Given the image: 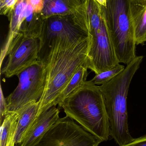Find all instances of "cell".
Here are the masks:
<instances>
[{
  "label": "cell",
  "mask_w": 146,
  "mask_h": 146,
  "mask_svg": "<svg viewBox=\"0 0 146 146\" xmlns=\"http://www.w3.org/2000/svg\"><path fill=\"white\" fill-rule=\"evenodd\" d=\"M91 42V36L73 44L54 41L39 60L45 64L46 75L37 117L56 106L61 93L73 76L81 66L87 63Z\"/></svg>",
  "instance_id": "cell-1"
},
{
  "label": "cell",
  "mask_w": 146,
  "mask_h": 146,
  "mask_svg": "<svg viewBox=\"0 0 146 146\" xmlns=\"http://www.w3.org/2000/svg\"><path fill=\"white\" fill-rule=\"evenodd\" d=\"M58 105L66 115L103 142L109 140V122L99 86L87 80Z\"/></svg>",
  "instance_id": "cell-2"
},
{
  "label": "cell",
  "mask_w": 146,
  "mask_h": 146,
  "mask_svg": "<svg viewBox=\"0 0 146 146\" xmlns=\"http://www.w3.org/2000/svg\"><path fill=\"white\" fill-rule=\"evenodd\" d=\"M143 59V56H136L123 72L99 86L109 117L110 136L119 146L129 144L134 139L129 128L127 98L132 79Z\"/></svg>",
  "instance_id": "cell-3"
},
{
  "label": "cell",
  "mask_w": 146,
  "mask_h": 146,
  "mask_svg": "<svg viewBox=\"0 0 146 146\" xmlns=\"http://www.w3.org/2000/svg\"><path fill=\"white\" fill-rule=\"evenodd\" d=\"M101 8L118 62L127 65L136 57L130 0H106Z\"/></svg>",
  "instance_id": "cell-4"
},
{
  "label": "cell",
  "mask_w": 146,
  "mask_h": 146,
  "mask_svg": "<svg viewBox=\"0 0 146 146\" xmlns=\"http://www.w3.org/2000/svg\"><path fill=\"white\" fill-rule=\"evenodd\" d=\"M91 42L88 56V69L96 74L109 70L119 64L101 5L95 0L87 5Z\"/></svg>",
  "instance_id": "cell-5"
},
{
  "label": "cell",
  "mask_w": 146,
  "mask_h": 146,
  "mask_svg": "<svg viewBox=\"0 0 146 146\" xmlns=\"http://www.w3.org/2000/svg\"><path fill=\"white\" fill-rule=\"evenodd\" d=\"M45 64L38 60L17 74L19 83L6 98L9 112L19 113L27 106L39 101L46 84Z\"/></svg>",
  "instance_id": "cell-6"
},
{
  "label": "cell",
  "mask_w": 146,
  "mask_h": 146,
  "mask_svg": "<svg viewBox=\"0 0 146 146\" xmlns=\"http://www.w3.org/2000/svg\"><path fill=\"white\" fill-rule=\"evenodd\" d=\"M102 142L66 115L59 118L34 146H99Z\"/></svg>",
  "instance_id": "cell-7"
},
{
  "label": "cell",
  "mask_w": 146,
  "mask_h": 146,
  "mask_svg": "<svg viewBox=\"0 0 146 146\" xmlns=\"http://www.w3.org/2000/svg\"><path fill=\"white\" fill-rule=\"evenodd\" d=\"M90 36V34L75 22L72 14L53 15L45 18L40 37L39 58L54 41L75 44Z\"/></svg>",
  "instance_id": "cell-8"
},
{
  "label": "cell",
  "mask_w": 146,
  "mask_h": 146,
  "mask_svg": "<svg viewBox=\"0 0 146 146\" xmlns=\"http://www.w3.org/2000/svg\"><path fill=\"white\" fill-rule=\"evenodd\" d=\"M40 48L39 38L19 33L11 44L7 61L1 68V74L7 78L17 75L38 60Z\"/></svg>",
  "instance_id": "cell-9"
},
{
  "label": "cell",
  "mask_w": 146,
  "mask_h": 146,
  "mask_svg": "<svg viewBox=\"0 0 146 146\" xmlns=\"http://www.w3.org/2000/svg\"><path fill=\"white\" fill-rule=\"evenodd\" d=\"M60 110L56 106L37 117L26 134L19 146H34L59 117Z\"/></svg>",
  "instance_id": "cell-10"
},
{
  "label": "cell",
  "mask_w": 146,
  "mask_h": 146,
  "mask_svg": "<svg viewBox=\"0 0 146 146\" xmlns=\"http://www.w3.org/2000/svg\"><path fill=\"white\" fill-rule=\"evenodd\" d=\"M27 5V0H19L13 10L8 17L9 21V32L1 50V68L3 60L7 56L13 40L19 33L21 26L25 15Z\"/></svg>",
  "instance_id": "cell-11"
},
{
  "label": "cell",
  "mask_w": 146,
  "mask_h": 146,
  "mask_svg": "<svg viewBox=\"0 0 146 146\" xmlns=\"http://www.w3.org/2000/svg\"><path fill=\"white\" fill-rule=\"evenodd\" d=\"M136 45L146 42V0H130Z\"/></svg>",
  "instance_id": "cell-12"
},
{
  "label": "cell",
  "mask_w": 146,
  "mask_h": 146,
  "mask_svg": "<svg viewBox=\"0 0 146 146\" xmlns=\"http://www.w3.org/2000/svg\"><path fill=\"white\" fill-rule=\"evenodd\" d=\"M85 0H44L41 13L44 19L56 15L72 14L82 5Z\"/></svg>",
  "instance_id": "cell-13"
},
{
  "label": "cell",
  "mask_w": 146,
  "mask_h": 146,
  "mask_svg": "<svg viewBox=\"0 0 146 146\" xmlns=\"http://www.w3.org/2000/svg\"><path fill=\"white\" fill-rule=\"evenodd\" d=\"M44 21V19L41 13L34 12L32 7L27 2L25 15L21 23L19 32L28 36L40 38Z\"/></svg>",
  "instance_id": "cell-14"
},
{
  "label": "cell",
  "mask_w": 146,
  "mask_h": 146,
  "mask_svg": "<svg viewBox=\"0 0 146 146\" xmlns=\"http://www.w3.org/2000/svg\"><path fill=\"white\" fill-rule=\"evenodd\" d=\"M39 101L32 103L27 106L19 113L15 133V145H20L26 134L37 116Z\"/></svg>",
  "instance_id": "cell-15"
},
{
  "label": "cell",
  "mask_w": 146,
  "mask_h": 146,
  "mask_svg": "<svg viewBox=\"0 0 146 146\" xmlns=\"http://www.w3.org/2000/svg\"><path fill=\"white\" fill-rule=\"evenodd\" d=\"M19 115L17 112H9L1 123L0 146H8L15 137Z\"/></svg>",
  "instance_id": "cell-16"
},
{
  "label": "cell",
  "mask_w": 146,
  "mask_h": 146,
  "mask_svg": "<svg viewBox=\"0 0 146 146\" xmlns=\"http://www.w3.org/2000/svg\"><path fill=\"white\" fill-rule=\"evenodd\" d=\"M88 69L87 63L82 65L80 67L73 76L67 85L61 93L58 100L57 105L65 99L72 93L81 86L84 82L87 81V69Z\"/></svg>",
  "instance_id": "cell-17"
},
{
  "label": "cell",
  "mask_w": 146,
  "mask_h": 146,
  "mask_svg": "<svg viewBox=\"0 0 146 146\" xmlns=\"http://www.w3.org/2000/svg\"><path fill=\"white\" fill-rule=\"evenodd\" d=\"M125 68L124 66L119 63L111 69L96 74L94 77L91 80V81L97 86L103 85L121 74Z\"/></svg>",
  "instance_id": "cell-18"
},
{
  "label": "cell",
  "mask_w": 146,
  "mask_h": 146,
  "mask_svg": "<svg viewBox=\"0 0 146 146\" xmlns=\"http://www.w3.org/2000/svg\"><path fill=\"white\" fill-rule=\"evenodd\" d=\"M19 0H0V13L8 17Z\"/></svg>",
  "instance_id": "cell-19"
},
{
  "label": "cell",
  "mask_w": 146,
  "mask_h": 146,
  "mask_svg": "<svg viewBox=\"0 0 146 146\" xmlns=\"http://www.w3.org/2000/svg\"><path fill=\"white\" fill-rule=\"evenodd\" d=\"M8 113L7 104L4 97L1 85L0 86V123H1Z\"/></svg>",
  "instance_id": "cell-20"
},
{
  "label": "cell",
  "mask_w": 146,
  "mask_h": 146,
  "mask_svg": "<svg viewBox=\"0 0 146 146\" xmlns=\"http://www.w3.org/2000/svg\"><path fill=\"white\" fill-rule=\"evenodd\" d=\"M31 5L34 12L41 13L43 9L44 0H27Z\"/></svg>",
  "instance_id": "cell-21"
},
{
  "label": "cell",
  "mask_w": 146,
  "mask_h": 146,
  "mask_svg": "<svg viewBox=\"0 0 146 146\" xmlns=\"http://www.w3.org/2000/svg\"><path fill=\"white\" fill-rule=\"evenodd\" d=\"M121 146H146V134L139 138L134 139L129 144Z\"/></svg>",
  "instance_id": "cell-22"
},
{
  "label": "cell",
  "mask_w": 146,
  "mask_h": 146,
  "mask_svg": "<svg viewBox=\"0 0 146 146\" xmlns=\"http://www.w3.org/2000/svg\"><path fill=\"white\" fill-rule=\"evenodd\" d=\"M100 5L105 7L106 6V0H95Z\"/></svg>",
  "instance_id": "cell-23"
},
{
  "label": "cell",
  "mask_w": 146,
  "mask_h": 146,
  "mask_svg": "<svg viewBox=\"0 0 146 146\" xmlns=\"http://www.w3.org/2000/svg\"><path fill=\"white\" fill-rule=\"evenodd\" d=\"M15 137L13 138L11 141H10V143H9V145L8 146H14L15 145Z\"/></svg>",
  "instance_id": "cell-24"
}]
</instances>
